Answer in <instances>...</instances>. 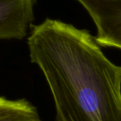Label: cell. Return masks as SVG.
I'll use <instances>...</instances> for the list:
<instances>
[{"label": "cell", "instance_id": "obj_1", "mask_svg": "<svg viewBox=\"0 0 121 121\" xmlns=\"http://www.w3.org/2000/svg\"><path fill=\"white\" fill-rule=\"evenodd\" d=\"M51 90L57 121H121V66L88 30L47 18L28 39Z\"/></svg>", "mask_w": 121, "mask_h": 121}, {"label": "cell", "instance_id": "obj_2", "mask_svg": "<svg viewBox=\"0 0 121 121\" xmlns=\"http://www.w3.org/2000/svg\"><path fill=\"white\" fill-rule=\"evenodd\" d=\"M96 27L95 40L104 47L121 50V0H76Z\"/></svg>", "mask_w": 121, "mask_h": 121}, {"label": "cell", "instance_id": "obj_3", "mask_svg": "<svg viewBox=\"0 0 121 121\" xmlns=\"http://www.w3.org/2000/svg\"><path fill=\"white\" fill-rule=\"evenodd\" d=\"M35 0H0V40H21L34 18Z\"/></svg>", "mask_w": 121, "mask_h": 121}, {"label": "cell", "instance_id": "obj_4", "mask_svg": "<svg viewBox=\"0 0 121 121\" xmlns=\"http://www.w3.org/2000/svg\"><path fill=\"white\" fill-rule=\"evenodd\" d=\"M0 121H42L37 109L26 99L0 96Z\"/></svg>", "mask_w": 121, "mask_h": 121}]
</instances>
